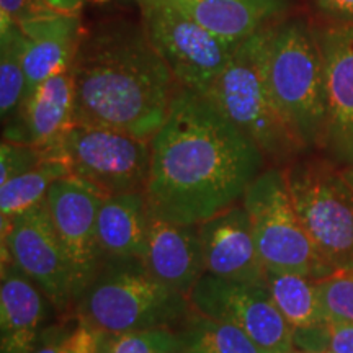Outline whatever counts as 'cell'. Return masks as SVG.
Wrapping results in <instances>:
<instances>
[{
    "instance_id": "obj_1",
    "label": "cell",
    "mask_w": 353,
    "mask_h": 353,
    "mask_svg": "<svg viewBox=\"0 0 353 353\" xmlns=\"http://www.w3.org/2000/svg\"><path fill=\"white\" fill-rule=\"evenodd\" d=\"M267 162L259 145L205 95L179 87L167 120L151 139L144 188L149 211L198 226L241 203Z\"/></svg>"
},
{
    "instance_id": "obj_2",
    "label": "cell",
    "mask_w": 353,
    "mask_h": 353,
    "mask_svg": "<svg viewBox=\"0 0 353 353\" xmlns=\"http://www.w3.org/2000/svg\"><path fill=\"white\" fill-rule=\"evenodd\" d=\"M70 70L74 123L148 141L164 125L180 87L144 26L132 23L83 32Z\"/></svg>"
},
{
    "instance_id": "obj_3",
    "label": "cell",
    "mask_w": 353,
    "mask_h": 353,
    "mask_svg": "<svg viewBox=\"0 0 353 353\" xmlns=\"http://www.w3.org/2000/svg\"><path fill=\"white\" fill-rule=\"evenodd\" d=\"M79 321L103 334L174 327L192 304L187 294L159 281L141 259H105L76 299Z\"/></svg>"
},
{
    "instance_id": "obj_4",
    "label": "cell",
    "mask_w": 353,
    "mask_h": 353,
    "mask_svg": "<svg viewBox=\"0 0 353 353\" xmlns=\"http://www.w3.org/2000/svg\"><path fill=\"white\" fill-rule=\"evenodd\" d=\"M270 32L268 25L245 38L205 97L259 145L268 162L281 165L306 151L281 118L268 85Z\"/></svg>"
},
{
    "instance_id": "obj_5",
    "label": "cell",
    "mask_w": 353,
    "mask_h": 353,
    "mask_svg": "<svg viewBox=\"0 0 353 353\" xmlns=\"http://www.w3.org/2000/svg\"><path fill=\"white\" fill-rule=\"evenodd\" d=\"M267 77L278 112L304 151H324L327 90L316 32L304 20L272 26Z\"/></svg>"
},
{
    "instance_id": "obj_6",
    "label": "cell",
    "mask_w": 353,
    "mask_h": 353,
    "mask_svg": "<svg viewBox=\"0 0 353 353\" xmlns=\"http://www.w3.org/2000/svg\"><path fill=\"white\" fill-rule=\"evenodd\" d=\"M294 210L332 272L353 270V185L329 159L285 167Z\"/></svg>"
},
{
    "instance_id": "obj_7",
    "label": "cell",
    "mask_w": 353,
    "mask_h": 353,
    "mask_svg": "<svg viewBox=\"0 0 353 353\" xmlns=\"http://www.w3.org/2000/svg\"><path fill=\"white\" fill-rule=\"evenodd\" d=\"M242 205L267 270L299 273L312 280L332 275L294 210L285 167H267L247 188Z\"/></svg>"
},
{
    "instance_id": "obj_8",
    "label": "cell",
    "mask_w": 353,
    "mask_h": 353,
    "mask_svg": "<svg viewBox=\"0 0 353 353\" xmlns=\"http://www.w3.org/2000/svg\"><path fill=\"white\" fill-rule=\"evenodd\" d=\"M46 156L68 162L70 175L105 196L141 192L151 169V141L112 128L72 123Z\"/></svg>"
},
{
    "instance_id": "obj_9",
    "label": "cell",
    "mask_w": 353,
    "mask_h": 353,
    "mask_svg": "<svg viewBox=\"0 0 353 353\" xmlns=\"http://www.w3.org/2000/svg\"><path fill=\"white\" fill-rule=\"evenodd\" d=\"M143 26L180 87L205 95L239 44L216 37L167 0H138Z\"/></svg>"
},
{
    "instance_id": "obj_10",
    "label": "cell",
    "mask_w": 353,
    "mask_h": 353,
    "mask_svg": "<svg viewBox=\"0 0 353 353\" xmlns=\"http://www.w3.org/2000/svg\"><path fill=\"white\" fill-rule=\"evenodd\" d=\"M2 263L12 262L59 311L76 303L74 278L44 200L10 221L2 219Z\"/></svg>"
},
{
    "instance_id": "obj_11",
    "label": "cell",
    "mask_w": 353,
    "mask_h": 353,
    "mask_svg": "<svg viewBox=\"0 0 353 353\" xmlns=\"http://www.w3.org/2000/svg\"><path fill=\"white\" fill-rule=\"evenodd\" d=\"M188 299L200 314L244 330L262 350L296 348V330L278 311L265 285L205 273L190 291Z\"/></svg>"
},
{
    "instance_id": "obj_12",
    "label": "cell",
    "mask_w": 353,
    "mask_h": 353,
    "mask_svg": "<svg viewBox=\"0 0 353 353\" xmlns=\"http://www.w3.org/2000/svg\"><path fill=\"white\" fill-rule=\"evenodd\" d=\"M103 200L100 190L76 175L52 183L46 196L52 224L72 270L76 299L105 260L97 237V214Z\"/></svg>"
},
{
    "instance_id": "obj_13",
    "label": "cell",
    "mask_w": 353,
    "mask_h": 353,
    "mask_svg": "<svg viewBox=\"0 0 353 353\" xmlns=\"http://www.w3.org/2000/svg\"><path fill=\"white\" fill-rule=\"evenodd\" d=\"M316 34L327 90L324 151L343 169L353 165V23H335Z\"/></svg>"
},
{
    "instance_id": "obj_14",
    "label": "cell",
    "mask_w": 353,
    "mask_h": 353,
    "mask_svg": "<svg viewBox=\"0 0 353 353\" xmlns=\"http://www.w3.org/2000/svg\"><path fill=\"white\" fill-rule=\"evenodd\" d=\"M205 273L224 280L265 285L263 267L249 213L241 203L198 224Z\"/></svg>"
},
{
    "instance_id": "obj_15",
    "label": "cell",
    "mask_w": 353,
    "mask_h": 353,
    "mask_svg": "<svg viewBox=\"0 0 353 353\" xmlns=\"http://www.w3.org/2000/svg\"><path fill=\"white\" fill-rule=\"evenodd\" d=\"M25 38V99L44 81L72 64L83 30L79 13L41 10L21 20Z\"/></svg>"
},
{
    "instance_id": "obj_16",
    "label": "cell",
    "mask_w": 353,
    "mask_h": 353,
    "mask_svg": "<svg viewBox=\"0 0 353 353\" xmlns=\"http://www.w3.org/2000/svg\"><path fill=\"white\" fill-rule=\"evenodd\" d=\"M141 260L159 281L188 296L205 275L198 226L170 223L151 213Z\"/></svg>"
},
{
    "instance_id": "obj_17",
    "label": "cell",
    "mask_w": 353,
    "mask_h": 353,
    "mask_svg": "<svg viewBox=\"0 0 353 353\" xmlns=\"http://www.w3.org/2000/svg\"><path fill=\"white\" fill-rule=\"evenodd\" d=\"M19 121L8 126L6 139L32 144L48 152L74 123V79L65 69L44 81L23 101Z\"/></svg>"
},
{
    "instance_id": "obj_18",
    "label": "cell",
    "mask_w": 353,
    "mask_h": 353,
    "mask_svg": "<svg viewBox=\"0 0 353 353\" xmlns=\"http://www.w3.org/2000/svg\"><path fill=\"white\" fill-rule=\"evenodd\" d=\"M50 299L12 262L2 263L0 353H34Z\"/></svg>"
},
{
    "instance_id": "obj_19",
    "label": "cell",
    "mask_w": 353,
    "mask_h": 353,
    "mask_svg": "<svg viewBox=\"0 0 353 353\" xmlns=\"http://www.w3.org/2000/svg\"><path fill=\"white\" fill-rule=\"evenodd\" d=\"M149 216L144 190L105 196L97 214V237L103 257L143 259Z\"/></svg>"
},
{
    "instance_id": "obj_20",
    "label": "cell",
    "mask_w": 353,
    "mask_h": 353,
    "mask_svg": "<svg viewBox=\"0 0 353 353\" xmlns=\"http://www.w3.org/2000/svg\"><path fill=\"white\" fill-rule=\"evenodd\" d=\"M216 37L241 44L268 26L283 0H167Z\"/></svg>"
},
{
    "instance_id": "obj_21",
    "label": "cell",
    "mask_w": 353,
    "mask_h": 353,
    "mask_svg": "<svg viewBox=\"0 0 353 353\" xmlns=\"http://www.w3.org/2000/svg\"><path fill=\"white\" fill-rule=\"evenodd\" d=\"M265 288L291 327L299 330L316 329L327 322L322 309L316 280L290 272H270L265 275Z\"/></svg>"
},
{
    "instance_id": "obj_22",
    "label": "cell",
    "mask_w": 353,
    "mask_h": 353,
    "mask_svg": "<svg viewBox=\"0 0 353 353\" xmlns=\"http://www.w3.org/2000/svg\"><path fill=\"white\" fill-rule=\"evenodd\" d=\"M175 330L179 353H263L244 330L200 314L193 307Z\"/></svg>"
},
{
    "instance_id": "obj_23",
    "label": "cell",
    "mask_w": 353,
    "mask_h": 353,
    "mask_svg": "<svg viewBox=\"0 0 353 353\" xmlns=\"http://www.w3.org/2000/svg\"><path fill=\"white\" fill-rule=\"evenodd\" d=\"M70 175L68 162L46 156L37 167L0 185V219L10 221L46 200L52 183Z\"/></svg>"
},
{
    "instance_id": "obj_24",
    "label": "cell",
    "mask_w": 353,
    "mask_h": 353,
    "mask_svg": "<svg viewBox=\"0 0 353 353\" xmlns=\"http://www.w3.org/2000/svg\"><path fill=\"white\" fill-rule=\"evenodd\" d=\"M25 38L19 25L0 32V114L12 121L25 99Z\"/></svg>"
},
{
    "instance_id": "obj_25",
    "label": "cell",
    "mask_w": 353,
    "mask_h": 353,
    "mask_svg": "<svg viewBox=\"0 0 353 353\" xmlns=\"http://www.w3.org/2000/svg\"><path fill=\"white\" fill-rule=\"evenodd\" d=\"M107 353H179V335L172 327L107 334Z\"/></svg>"
},
{
    "instance_id": "obj_26",
    "label": "cell",
    "mask_w": 353,
    "mask_h": 353,
    "mask_svg": "<svg viewBox=\"0 0 353 353\" xmlns=\"http://www.w3.org/2000/svg\"><path fill=\"white\" fill-rule=\"evenodd\" d=\"M296 348L312 353H353V322L327 321L296 332Z\"/></svg>"
},
{
    "instance_id": "obj_27",
    "label": "cell",
    "mask_w": 353,
    "mask_h": 353,
    "mask_svg": "<svg viewBox=\"0 0 353 353\" xmlns=\"http://www.w3.org/2000/svg\"><path fill=\"white\" fill-rule=\"evenodd\" d=\"M316 286L327 321L353 322V270L335 272Z\"/></svg>"
},
{
    "instance_id": "obj_28",
    "label": "cell",
    "mask_w": 353,
    "mask_h": 353,
    "mask_svg": "<svg viewBox=\"0 0 353 353\" xmlns=\"http://www.w3.org/2000/svg\"><path fill=\"white\" fill-rule=\"evenodd\" d=\"M46 154L32 144L6 139L0 149V185L37 167Z\"/></svg>"
},
{
    "instance_id": "obj_29",
    "label": "cell",
    "mask_w": 353,
    "mask_h": 353,
    "mask_svg": "<svg viewBox=\"0 0 353 353\" xmlns=\"http://www.w3.org/2000/svg\"><path fill=\"white\" fill-rule=\"evenodd\" d=\"M105 339L107 334L79 321V325L72 332L54 342L37 347L34 353H99Z\"/></svg>"
},
{
    "instance_id": "obj_30",
    "label": "cell",
    "mask_w": 353,
    "mask_h": 353,
    "mask_svg": "<svg viewBox=\"0 0 353 353\" xmlns=\"http://www.w3.org/2000/svg\"><path fill=\"white\" fill-rule=\"evenodd\" d=\"M41 10L46 8L39 0H0V32Z\"/></svg>"
},
{
    "instance_id": "obj_31",
    "label": "cell",
    "mask_w": 353,
    "mask_h": 353,
    "mask_svg": "<svg viewBox=\"0 0 353 353\" xmlns=\"http://www.w3.org/2000/svg\"><path fill=\"white\" fill-rule=\"evenodd\" d=\"M316 6L335 23H353V0H316Z\"/></svg>"
},
{
    "instance_id": "obj_32",
    "label": "cell",
    "mask_w": 353,
    "mask_h": 353,
    "mask_svg": "<svg viewBox=\"0 0 353 353\" xmlns=\"http://www.w3.org/2000/svg\"><path fill=\"white\" fill-rule=\"evenodd\" d=\"M48 10L61 13H81V10L92 2H105V0H39Z\"/></svg>"
},
{
    "instance_id": "obj_33",
    "label": "cell",
    "mask_w": 353,
    "mask_h": 353,
    "mask_svg": "<svg viewBox=\"0 0 353 353\" xmlns=\"http://www.w3.org/2000/svg\"><path fill=\"white\" fill-rule=\"evenodd\" d=\"M263 353H312L301 350V348H293V350H263Z\"/></svg>"
},
{
    "instance_id": "obj_34",
    "label": "cell",
    "mask_w": 353,
    "mask_h": 353,
    "mask_svg": "<svg viewBox=\"0 0 353 353\" xmlns=\"http://www.w3.org/2000/svg\"><path fill=\"white\" fill-rule=\"evenodd\" d=\"M343 175L347 176V180L353 185V165L352 167H343Z\"/></svg>"
},
{
    "instance_id": "obj_35",
    "label": "cell",
    "mask_w": 353,
    "mask_h": 353,
    "mask_svg": "<svg viewBox=\"0 0 353 353\" xmlns=\"http://www.w3.org/2000/svg\"><path fill=\"white\" fill-rule=\"evenodd\" d=\"M105 341H107V339H105ZM99 353H107V345H105V342H103V345H101V348L99 350Z\"/></svg>"
}]
</instances>
